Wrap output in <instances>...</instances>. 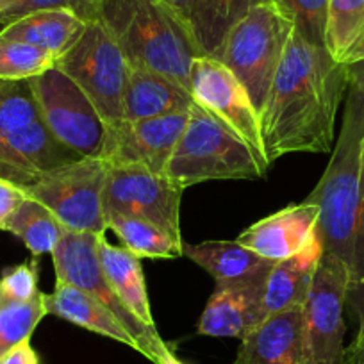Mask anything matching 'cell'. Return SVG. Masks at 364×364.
<instances>
[{
	"label": "cell",
	"instance_id": "11",
	"mask_svg": "<svg viewBox=\"0 0 364 364\" xmlns=\"http://www.w3.org/2000/svg\"><path fill=\"white\" fill-rule=\"evenodd\" d=\"M0 127L13 150L40 177L80 159L47 127L31 79L0 80Z\"/></svg>",
	"mask_w": 364,
	"mask_h": 364
},
{
	"label": "cell",
	"instance_id": "9",
	"mask_svg": "<svg viewBox=\"0 0 364 364\" xmlns=\"http://www.w3.org/2000/svg\"><path fill=\"white\" fill-rule=\"evenodd\" d=\"M352 289L350 269L323 252L302 306L306 364H341L345 355V306Z\"/></svg>",
	"mask_w": 364,
	"mask_h": 364
},
{
	"label": "cell",
	"instance_id": "24",
	"mask_svg": "<svg viewBox=\"0 0 364 364\" xmlns=\"http://www.w3.org/2000/svg\"><path fill=\"white\" fill-rule=\"evenodd\" d=\"M259 0H195L190 29L202 55L213 58L227 33Z\"/></svg>",
	"mask_w": 364,
	"mask_h": 364
},
{
	"label": "cell",
	"instance_id": "15",
	"mask_svg": "<svg viewBox=\"0 0 364 364\" xmlns=\"http://www.w3.org/2000/svg\"><path fill=\"white\" fill-rule=\"evenodd\" d=\"M318 216L316 205L307 202L288 205L252 223L236 241L269 261H284L300 254L316 240Z\"/></svg>",
	"mask_w": 364,
	"mask_h": 364
},
{
	"label": "cell",
	"instance_id": "34",
	"mask_svg": "<svg viewBox=\"0 0 364 364\" xmlns=\"http://www.w3.org/2000/svg\"><path fill=\"white\" fill-rule=\"evenodd\" d=\"M26 198V188L6 181V178H0V230H6L8 222L18 211Z\"/></svg>",
	"mask_w": 364,
	"mask_h": 364
},
{
	"label": "cell",
	"instance_id": "42",
	"mask_svg": "<svg viewBox=\"0 0 364 364\" xmlns=\"http://www.w3.org/2000/svg\"><path fill=\"white\" fill-rule=\"evenodd\" d=\"M18 0H0V13H4L6 9L11 8L13 4H16Z\"/></svg>",
	"mask_w": 364,
	"mask_h": 364
},
{
	"label": "cell",
	"instance_id": "20",
	"mask_svg": "<svg viewBox=\"0 0 364 364\" xmlns=\"http://www.w3.org/2000/svg\"><path fill=\"white\" fill-rule=\"evenodd\" d=\"M182 255L190 257L211 275L216 284H255L264 282L275 266L250 248L234 241H204L186 245Z\"/></svg>",
	"mask_w": 364,
	"mask_h": 364
},
{
	"label": "cell",
	"instance_id": "38",
	"mask_svg": "<svg viewBox=\"0 0 364 364\" xmlns=\"http://www.w3.org/2000/svg\"><path fill=\"white\" fill-rule=\"evenodd\" d=\"M161 4H164L166 8H170L175 15L181 16L184 22L190 23L191 11H193L195 0H159Z\"/></svg>",
	"mask_w": 364,
	"mask_h": 364
},
{
	"label": "cell",
	"instance_id": "12",
	"mask_svg": "<svg viewBox=\"0 0 364 364\" xmlns=\"http://www.w3.org/2000/svg\"><path fill=\"white\" fill-rule=\"evenodd\" d=\"M182 190L166 173L141 166H111L106 182V215L146 220L175 241L184 243L181 230Z\"/></svg>",
	"mask_w": 364,
	"mask_h": 364
},
{
	"label": "cell",
	"instance_id": "23",
	"mask_svg": "<svg viewBox=\"0 0 364 364\" xmlns=\"http://www.w3.org/2000/svg\"><path fill=\"white\" fill-rule=\"evenodd\" d=\"M86 26V22L70 11L43 9V11L29 13L4 26V29L0 31V38L23 41L58 59L79 40Z\"/></svg>",
	"mask_w": 364,
	"mask_h": 364
},
{
	"label": "cell",
	"instance_id": "5",
	"mask_svg": "<svg viewBox=\"0 0 364 364\" xmlns=\"http://www.w3.org/2000/svg\"><path fill=\"white\" fill-rule=\"evenodd\" d=\"M295 23L269 0H259L227 33L213 59L243 84L257 114L264 106Z\"/></svg>",
	"mask_w": 364,
	"mask_h": 364
},
{
	"label": "cell",
	"instance_id": "4",
	"mask_svg": "<svg viewBox=\"0 0 364 364\" xmlns=\"http://www.w3.org/2000/svg\"><path fill=\"white\" fill-rule=\"evenodd\" d=\"M164 173L186 190L209 181L259 178L266 171L240 136L215 114L193 104Z\"/></svg>",
	"mask_w": 364,
	"mask_h": 364
},
{
	"label": "cell",
	"instance_id": "33",
	"mask_svg": "<svg viewBox=\"0 0 364 364\" xmlns=\"http://www.w3.org/2000/svg\"><path fill=\"white\" fill-rule=\"evenodd\" d=\"M0 178L15 182L22 188L31 186L40 178V175L33 168L27 166L22 157L13 150L2 127H0Z\"/></svg>",
	"mask_w": 364,
	"mask_h": 364
},
{
	"label": "cell",
	"instance_id": "26",
	"mask_svg": "<svg viewBox=\"0 0 364 364\" xmlns=\"http://www.w3.org/2000/svg\"><path fill=\"white\" fill-rule=\"evenodd\" d=\"M109 229L120 237L124 248L139 259H175L182 255L184 243H178L168 232L146 220L125 215L107 216Z\"/></svg>",
	"mask_w": 364,
	"mask_h": 364
},
{
	"label": "cell",
	"instance_id": "22",
	"mask_svg": "<svg viewBox=\"0 0 364 364\" xmlns=\"http://www.w3.org/2000/svg\"><path fill=\"white\" fill-rule=\"evenodd\" d=\"M99 257L107 281L113 286L118 299L127 309L150 331H157L146 291L145 273L141 259L124 247H114L106 240V234L99 236Z\"/></svg>",
	"mask_w": 364,
	"mask_h": 364
},
{
	"label": "cell",
	"instance_id": "8",
	"mask_svg": "<svg viewBox=\"0 0 364 364\" xmlns=\"http://www.w3.org/2000/svg\"><path fill=\"white\" fill-rule=\"evenodd\" d=\"M109 170L102 157H80L43 173L26 193L50 209L70 232L106 234L104 197Z\"/></svg>",
	"mask_w": 364,
	"mask_h": 364
},
{
	"label": "cell",
	"instance_id": "28",
	"mask_svg": "<svg viewBox=\"0 0 364 364\" xmlns=\"http://www.w3.org/2000/svg\"><path fill=\"white\" fill-rule=\"evenodd\" d=\"M45 316V293H40L29 302L0 304V355L18 343L31 339L34 328Z\"/></svg>",
	"mask_w": 364,
	"mask_h": 364
},
{
	"label": "cell",
	"instance_id": "40",
	"mask_svg": "<svg viewBox=\"0 0 364 364\" xmlns=\"http://www.w3.org/2000/svg\"><path fill=\"white\" fill-rule=\"evenodd\" d=\"M359 168H360V198H363V205H364V138H363V141H360Z\"/></svg>",
	"mask_w": 364,
	"mask_h": 364
},
{
	"label": "cell",
	"instance_id": "41",
	"mask_svg": "<svg viewBox=\"0 0 364 364\" xmlns=\"http://www.w3.org/2000/svg\"><path fill=\"white\" fill-rule=\"evenodd\" d=\"M159 364H186V363H182L181 359H177V355H175L173 352H170Z\"/></svg>",
	"mask_w": 364,
	"mask_h": 364
},
{
	"label": "cell",
	"instance_id": "43",
	"mask_svg": "<svg viewBox=\"0 0 364 364\" xmlns=\"http://www.w3.org/2000/svg\"><path fill=\"white\" fill-rule=\"evenodd\" d=\"M345 364H364V359H360V360H353V363H345Z\"/></svg>",
	"mask_w": 364,
	"mask_h": 364
},
{
	"label": "cell",
	"instance_id": "17",
	"mask_svg": "<svg viewBox=\"0 0 364 364\" xmlns=\"http://www.w3.org/2000/svg\"><path fill=\"white\" fill-rule=\"evenodd\" d=\"M262 284H216L198 321V334L243 339L261 321Z\"/></svg>",
	"mask_w": 364,
	"mask_h": 364
},
{
	"label": "cell",
	"instance_id": "29",
	"mask_svg": "<svg viewBox=\"0 0 364 364\" xmlns=\"http://www.w3.org/2000/svg\"><path fill=\"white\" fill-rule=\"evenodd\" d=\"M55 61L48 52L29 43L0 38V80H29L54 68Z\"/></svg>",
	"mask_w": 364,
	"mask_h": 364
},
{
	"label": "cell",
	"instance_id": "2",
	"mask_svg": "<svg viewBox=\"0 0 364 364\" xmlns=\"http://www.w3.org/2000/svg\"><path fill=\"white\" fill-rule=\"evenodd\" d=\"M364 138V99L348 90L341 131L318 186L306 197L318 208V236L323 252L336 255L352 275L350 296L360 284V237L364 205L360 198V141ZM348 296V299H350Z\"/></svg>",
	"mask_w": 364,
	"mask_h": 364
},
{
	"label": "cell",
	"instance_id": "25",
	"mask_svg": "<svg viewBox=\"0 0 364 364\" xmlns=\"http://www.w3.org/2000/svg\"><path fill=\"white\" fill-rule=\"evenodd\" d=\"M6 230L20 237L34 257L52 254L66 232L58 216L29 195L8 222Z\"/></svg>",
	"mask_w": 364,
	"mask_h": 364
},
{
	"label": "cell",
	"instance_id": "1",
	"mask_svg": "<svg viewBox=\"0 0 364 364\" xmlns=\"http://www.w3.org/2000/svg\"><path fill=\"white\" fill-rule=\"evenodd\" d=\"M346 90L345 65L323 45L311 43L293 29L259 113L262 150L269 166L288 154L331 152L336 117Z\"/></svg>",
	"mask_w": 364,
	"mask_h": 364
},
{
	"label": "cell",
	"instance_id": "21",
	"mask_svg": "<svg viewBox=\"0 0 364 364\" xmlns=\"http://www.w3.org/2000/svg\"><path fill=\"white\" fill-rule=\"evenodd\" d=\"M45 307H47V314H54L77 327L113 339L138 352V345L132 336L125 331L124 325L95 299H91L90 295L68 282L55 279L54 291L48 295L45 293Z\"/></svg>",
	"mask_w": 364,
	"mask_h": 364
},
{
	"label": "cell",
	"instance_id": "27",
	"mask_svg": "<svg viewBox=\"0 0 364 364\" xmlns=\"http://www.w3.org/2000/svg\"><path fill=\"white\" fill-rule=\"evenodd\" d=\"M364 33V0H327L325 48L338 63L346 55Z\"/></svg>",
	"mask_w": 364,
	"mask_h": 364
},
{
	"label": "cell",
	"instance_id": "13",
	"mask_svg": "<svg viewBox=\"0 0 364 364\" xmlns=\"http://www.w3.org/2000/svg\"><path fill=\"white\" fill-rule=\"evenodd\" d=\"M191 97L195 104L215 114L240 136L255 154L262 170L268 171L269 163L262 150L259 114L243 84L227 66L208 55L195 59L191 68Z\"/></svg>",
	"mask_w": 364,
	"mask_h": 364
},
{
	"label": "cell",
	"instance_id": "19",
	"mask_svg": "<svg viewBox=\"0 0 364 364\" xmlns=\"http://www.w3.org/2000/svg\"><path fill=\"white\" fill-rule=\"evenodd\" d=\"M195 100L186 87L152 70L129 66L124 93V122L188 113Z\"/></svg>",
	"mask_w": 364,
	"mask_h": 364
},
{
	"label": "cell",
	"instance_id": "30",
	"mask_svg": "<svg viewBox=\"0 0 364 364\" xmlns=\"http://www.w3.org/2000/svg\"><path fill=\"white\" fill-rule=\"evenodd\" d=\"M269 2L291 18L295 29L307 41L325 47L327 0H269Z\"/></svg>",
	"mask_w": 364,
	"mask_h": 364
},
{
	"label": "cell",
	"instance_id": "18",
	"mask_svg": "<svg viewBox=\"0 0 364 364\" xmlns=\"http://www.w3.org/2000/svg\"><path fill=\"white\" fill-rule=\"evenodd\" d=\"M321 255H323V245L318 236L300 254L275 262L262 284L259 320L262 321L269 314L300 309L304 306Z\"/></svg>",
	"mask_w": 364,
	"mask_h": 364
},
{
	"label": "cell",
	"instance_id": "39",
	"mask_svg": "<svg viewBox=\"0 0 364 364\" xmlns=\"http://www.w3.org/2000/svg\"><path fill=\"white\" fill-rule=\"evenodd\" d=\"M359 59H364V33L360 34V38L357 40V43L353 45L352 50L348 52V55H346V59H345V63H343V65H348V63L359 61Z\"/></svg>",
	"mask_w": 364,
	"mask_h": 364
},
{
	"label": "cell",
	"instance_id": "35",
	"mask_svg": "<svg viewBox=\"0 0 364 364\" xmlns=\"http://www.w3.org/2000/svg\"><path fill=\"white\" fill-rule=\"evenodd\" d=\"M0 364H40V357L36 350L31 346V339H27L2 353Z\"/></svg>",
	"mask_w": 364,
	"mask_h": 364
},
{
	"label": "cell",
	"instance_id": "7",
	"mask_svg": "<svg viewBox=\"0 0 364 364\" xmlns=\"http://www.w3.org/2000/svg\"><path fill=\"white\" fill-rule=\"evenodd\" d=\"M55 68L86 93L107 129L124 122L129 63L99 20L87 23L79 40L58 58Z\"/></svg>",
	"mask_w": 364,
	"mask_h": 364
},
{
	"label": "cell",
	"instance_id": "36",
	"mask_svg": "<svg viewBox=\"0 0 364 364\" xmlns=\"http://www.w3.org/2000/svg\"><path fill=\"white\" fill-rule=\"evenodd\" d=\"M345 70L348 90L355 91L357 95H360L364 99V59L348 63V65H345Z\"/></svg>",
	"mask_w": 364,
	"mask_h": 364
},
{
	"label": "cell",
	"instance_id": "16",
	"mask_svg": "<svg viewBox=\"0 0 364 364\" xmlns=\"http://www.w3.org/2000/svg\"><path fill=\"white\" fill-rule=\"evenodd\" d=\"M306 336L300 309L269 314L243 339L234 364H306Z\"/></svg>",
	"mask_w": 364,
	"mask_h": 364
},
{
	"label": "cell",
	"instance_id": "3",
	"mask_svg": "<svg viewBox=\"0 0 364 364\" xmlns=\"http://www.w3.org/2000/svg\"><path fill=\"white\" fill-rule=\"evenodd\" d=\"M99 22L129 66L152 70L191 93V68L202 52L190 23L159 0H102Z\"/></svg>",
	"mask_w": 364,
	"mask_h": 364
},
{
	"label": "cell",
	"instance_id": "14",
	"mask_svg": "<svg viewBox=\"0 0 364 364\" xmlns=\"http://www.w3.org/2000/svg\"><path fill=\"white\" fill-rule=\"evenodd\" d=\"M188 118L190 111L122 122L118 127L107 129L100 157L109 166H141L154 173H164Z\"/></svg>",
	"mask_w": 364,
	"mask_h": 364
},
{
	"label": "cell",
	"instance_id": "6",
	"mask_svg": "<svg viewBox=\"0 0 364 364\" xmlns=\"http://www.w3.org/2000/svg\"><path fill=\"white\" fill-rule=\"evenodd\" d=\"M99 236L100 234L66 230L63 234V240L50 254L55 279L75 286L77 289L106 307L132 336L138 345V352L145 355L150 363L159 364L171 352V348L163 341L159 332L145 327L118 299L100 264Z\"/></svg>",
	"mask_w": 364,
	"mask_h": 364
},
{
	"label": "cell",
	"instance_id": "31",
	"mask_svg": "<svg viewBox=\"0 0 364 364\" xmlns=\"http://www.w3.org/2000/svg\"><path fill=\"white\" fill-rule=\"evenodd\" d=\"M102 0H18L16 4L0 13V26H8L22 16L43 9H63L79 16L82 22H97Z\"/></svg>",
	"mask_w": 364,
	"mask_h": 364
},
{
	"label": "cell",
	"instance_id": "37",
	"mask_svg": "<svg viewBox=\"0 0 364 364\" xmlns=\"http://www.w3.org/2000/svg\"><path fill=\"white\" fill-rule=\"evenodd\" d=\"M364 359V327L359 328L353 338V341L350 343L348 348H345V355H343V363H353V360Z\"/></svg>",
	"mask_w": 364,
	"mask_h": 364
},
{
	"label": "cell",
	"instance_id": "10",
	"mask_svg": "<svg viewBox=\"0 0 364 364\" xmlns=\"http://www.w3.org/2000/svg\"><path fill=\"white\" fill-rule=\"evenodd\" d=\"M31 84L52 134L79 157H100L107 127L86 93L55 66Z\"/></svg>",
	"mask_w": 364,
	"mask_h": 364
},
{
	"label": "cell",
	"instance_id": "32",
	"mask_svg": "<svg viewBox=\"0 0 364 364\" xmlns=\"http://www.w3.org/2000/svg\"><path fill=\"white\" fill-rule=\"evenodd\" d=\"M40 293L36 259L6 269L0 277V304L29 302Z\"/></svg>",
	"mask_w": 364,
	"mask_h": 364
}]
</instances>
